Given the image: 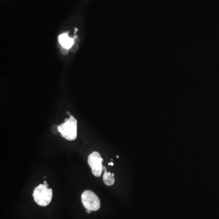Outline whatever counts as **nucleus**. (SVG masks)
I'll list each match as a JSON object with an SVG mask.
<instances>
[{
  "label": "nucleus",
  "mask_w": 219,
  "mask_h": 219,
  "mask_svg": "<svg viewBox=\"0 0 219 219\" xmlns=\"http://www.w3.org/2000/svg\"><path fill=\"white\" fill-rule=\"evenodd\" d=\"M103 158L98 152H92L88 158V163L91 169L92 174L96 177H99L103 171Z\"/></svg>",
  "instance_id": "20e7f679"
},
{
  "label": "nucleus",
  "mask_w": 219,
  "mask_h": 219,
  "mask_svg": "<svg viewBox=\"0 0 219 219\" xmlns=\"http://www.w3.org/2000/svg\"><path fill=\"white\" fill-rule=\"evenodd\" d=\"M86 211H87V212L88 214H90V213L91 212V211L88 210V209H86Z\"/></svg>",
  "instance_id": "6e6552de"
},
{
  "label": "nucleus",
  "mask_w": 219,
  "mask_h": 219,
  "mask_svg": "<svg viewBox=\"0 0 219 219\" xmlns=\"http://www.w3.org/2000/svg\"><path fill=\"white\" fill-rule=\"evenodd\" d=\"M81 201L84 207L88 210L97 211L101 208V201L98 195L90 190H85L81 195Z\"/></svg>",
  "instance_id": "7ed1b4c3"
},
{
  "label": "nucleus",
  "mask_w": 219,
  "mask_h": 219,
  "mask_svg": "<svg viewBox=\"0 0 219 219\" xmlns=\"http://www.w3.org/2000/svg\"><path fill=\"white\" fill-rule=\"evenodd\" d=\"M103 183L107 185V186H112L115 181V180L114 178V174L108 172L107 171V169L105 167L103 166Z\"/></svg>",
  "instance_id": "423d86ee"
},
{
  "label": "nucleus",
  "mask_w": 219,
  "mask_h": 219,
  "mask_svg": "<svg viewBox=\"0 0 219 219\" xmlns=\"http://www.w3.org/2000/svg\"><path fill=\"white\" fill-rule=\"evenodd\" d=\"M108 165H110V166H114V163L112 162H109V163H108Z\"/></svg>",
  "instance_id": "0eeeda50"
},
{
  "label": "nucleus",
  "mask_w": 219,
  "mask_h": 219,
  "mask_svg": "<svg viewBox=\"0 0 219 219\" xmlns=\"http://www.w3.org/2000/svg\"><path fill=\"white\" fill-rule=\"evenodd\" d=\"M116 158H119V156H118V155H117Z\"/></svg>",
  "instance_id": "9d476101"
},
{
  "label": "nucleus",
  "mask_w": 219,
  "mask_h": 219,
  "mask_svg": "<svg viewBox=\"0 0 219 219\" xmlns=\"http://www.w3.org/2000/svg\"><path fill=\"white\" fill-rule=\"evenodd\" d=\"M49 185L40 184L34 190L32 196L35 202L39 206H46L52 199V190L48 188Z\"/></svg>",
  "instance_id": "f03ea898"
},
{
  "label": "nucleus",
  "mask_w": 219,
  "mask_h": 219,
  "mask_svg": "<svg viewBox=\"0 0 219 219\" xmlns=\"http://www.w3.org/2000/svg\"><path fill=\"white\" fill-rule=\"evenodd\" d=\"M47 183H47L46 181H44L43 184H47Z\"/></svg>",
  "instance_id": "1a4fd4ad"
},
{
  "label": "nucleus",
  "mask_w": 219,
  "mask_h": 219,
  "mask_svg": "<svg viewBox=\"0 0 219 219\" xmlns=\"http://www.w3.org/2000/svg\"><path fill=\"white\" fill-rule=\"evenodd\" d=\"M57 130L61 136L68 141H74L77 136V121L74 117L70 115L65 122L57 126Z\"/></svg>",
  "instance_id": "f257e3e1"
},
{
  "label": "nucleus",
  "mask_w": 219,
  "mask_h": 219,
  "mask_svg": "<svg viewBox=\"0 0 219 219\" xmlns=\"http://www.w3.org/2000/svg\"><path fill=\"white\" fill-rule=\"evenodd\" d=\"M58 42L65 49H69L73 46L74 43V39L68 36V33H63L58 36Z\"/></svg>",
  "instance_id": "39448f33"
}]
</instances>
